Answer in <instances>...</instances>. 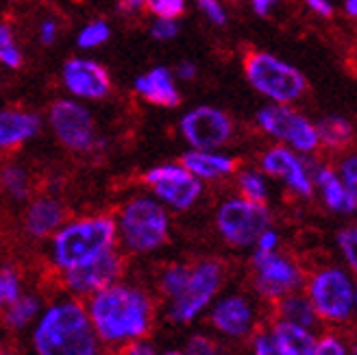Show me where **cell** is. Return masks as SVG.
<instances>
[{
  "label": "cell",
  "instance_id": "6da1fadb",
  "mask_svg": "<svg viewBox=\"0 0 357 355\" xmlns=\"http://www.w3.org/2000/svg\"><path fill=\"white\" fill-rule=\"evenodd\" d=\"M151 308L146 296L131 288H102L92 301V323L107 342L137 338L146 333Z\"/></svg>",
  "mask_w": 357,
  "mask_h": 355
},
{
  "label": "cell",
  "instance_id": "7a4b0ae2",
  "mask_svg": "<svg viewBox=\"0 0 357 355\" xmlns=\"http://www.w3.org/2000/svg\"><path fill=\"white\" fill-rule=\"evenodd\" d=\"M35 349L42 355L96 353V338L85 312L75 303L52 308L35 331Z\"/></svg>",
  "mask_w": 357,
  "mask_h": 355
},
{
  "label": "cell",
  "instance_id": "3957f363",
  "mask_svg": "<svg viewBox=\"0 0 357 355\" xmlns=\"http://www.w3.org/2000/svg\"><path fill=\"white\" fill-rule=\"evenodd\" d=\"M244 70L255 90L277 103H292L305 92V77L294 66L268 52H251L244 61Z\"/></svg>",
  "mask_w": 357,
  "mask_h": 355
},
{
  "label": "cell",
  "instance_id": "277c9868",
  "mask_svg": "<svg viewBox=\"0 0 357 355\" xmlns=\"http://www.w3.org/2000/svg\"><path fill=\"white\" fill-rule=\"evenodd\" d=\"M114 234L116 227L109 218H92L68 225L55 238V259L63 269L92 259L112 246Z\"/></svg>",
  "mask_w": 357,
  "mask_h": 355
},
{
  "label": "cell",
  "instance_id": "5b68a950",
  "mask_svg": "<svg viewBox=\"0 0 357 355\" xmlns=\"http://www.w3.org/2000/svg\"><path fill=\"white\" fill-rule=\"evenodd\" d=\"M168 218L164 209L149 199H139L122 211V236L133 251H153L164 244Z\"/></svg>",
  "mask_w": 357,
  "mask_h": 355
},
{
  "label": "cell",
  "instance_id": "8992f818",
  "mask_svg": "<svg viewBox=\"0 0 357 355\" xmlns=\"http://www.w3.org/2000/svg\"><path fill=\"white\" fill-rule=\"evenodd\" d=\"M271 225L268 209L257 201H229L218 211V227L227 242L236 246H248Z\"/></svg>",
  "mask_w": 357,
  "mask_h": 355
},
{
  "label": "cell",
  "instance_id": "52a82bcc",
  "mask_svg": "<svg viewBox=\"0 0 357 355\" xmlns=\"http://www.w3.org/2000/svg\"><path fill=\"white\" fill-rule=\"evenodd\" d=\"M218 283H220V266L216 262H203L201 266H196L190 273L183 292L174 296L170 316L178 323L192 321L209 303V299L216 294Z\"/></svg>",
  "mask_w": 357,
  "mask_h": 355
},
{
  "label": "cell",
  "instance_id": "ba28073f",
  "mask_svg": "<svg viewBox=\"0 0 357 355\" xmlns=\"http://www.w3.org/2000/svg\"><path fill=\"white\" fill-rule=\"evenodd\" d=\"M353 286L342 271H323L312 281V305L331 321H344L353 310Z\"/></svg>",
  "mask_w": 357,
  "mask_h": 355
},
{
  "label": "cell",
  "instance_id": "9c48e42d",
  "mask_svg": "<svg viewBox=\"0 0 357 355\" xmlns=\"http://www.w3.org/2000/svg\"><path fill=\"white\" fill-rule=\"evenodd\" d=\"M257 122L266 133L290 142L301 153L314 151L320 142L318 129L314 124H310L303 116L290 112L288 107H266L257 114Z\"/></svg>",
  "mask_w": 357,
  "mask_h": 355
},
{
  "label": "cell",
  "instance_id": "30bf717a",
  "mask_svg": "<svg viewBox=\"0 0 357 355\" xmlns=\"http://www.w3.org/2000/svg\"><path fill=\"white\" fill-rule=\"evenodd\" d=\"M50 122L55 127V133L68 149L73 151H87L94 144V124L92 116L85 107L70 100H59L50 112Z\"/></svg>",
  "mask_w": 357,
  "mask_h": 355
},
{
  "label": "cell",
  "instance_id": "8fae6325",
  "mask_svg": "<svg viewBox=\"0 0 357 355\" xmlns=\"http://www.w3.org/2000/svg\"><path fill=\"white\" fill-rule=\"evenodd\" d=\"M181 133L194 149L211 151L227 142L231 135V122L218 109L199 107L181 120Z\"/></svg>",
  "mask_w": 357,
  "mask_h": 355
},
{
  "label": "cell",
  "instance_id": "7c38bea8",
  "mask_svg": "<svg viewBox=\"0 0 357 355\" xmlns=\"http://www.w3.org/2000/svg\"><path fill=\"white\" fill-rule=\"evenodd\" d=\"M146 181L155 186L159 199H164L176 209L190 207L201 194V181L194 179L188 168L162 166L146 174Z\"/></svg>",
  "mask_w": 357,
  "mask_h": 355
},
{
  "label": "cell",
  "instance_id": "4fadbf2b",
  "mask_svg": "<svg viewBox=\"0 0 357 355\" xmlns=\"http://www.w3.org/2000/svg\"><path fill=\"white\" fill-rule=\"evenodd\" d=\"M120 275V259L116 253H112L109 248L96 257L81 262L77 266L68 269V286L75 292H94L102 290Z\"/></svg>",
  "mask_w": 357,
  "mask_h": 355
},
{
  "label": "cell",
  "instance_id": "5bb4252c",
  "mask_svg": "<svg viewBox=\"0 0 357 355\" xmlns=\"http://www.w3.org/2000/svg\"><path fill=\"white\" fill-rule=\"evenodd\" d=\"M259 277H257V290L266 296H281L288 294L290 290H294L301 281V273L296 266L285 259L279 257L275 251L273 253H261L257 251L253 257Z\"/></svg>",
  "mask_w": 357,
  "mask_h": 355
},
{
  "label": "cell",
  "instance_id": "9a60e30c",
  "mask_svg": "<svg viewBox=\"0 0 357 355\" xmlns=\"http://www.w3.org/2000/svg\"><path fill=\"white\" fill-rule=\"evenodd\" d=\"M63 81L68 90L83 98H102L109 92V75L94 61L73 59L63 68Z\"/></svg>",
  "mask_w": 357,
  "mask_h": 355
},
{
  "label": "cell",
  "instance_id": "2e32d148",
  "mask_svg": "<svg viewBox=\"0 0 357 355\" xmlns=\"http://www.w3.org/2000/svg\"><path fill=\"white\" fill-rule=\"evenodd\" d=\"M261 166L268 174H279L285 179L292 190H296L303 197H310L312 183H310V174L303 168L298 159L285 149H273L268 151L261 159Z\"/></svg>",
  "mask_w": 357,
  "mask_h": 355
},
{
  "label": "cell",
  "instance_id": "e0dca14e",
  "mask_svg": "<svg viewBox=\"0 0 357 355\" xmlns=\"http://www.w3.org/2000/svg\"><path fill=\"white\" fill-rule=\"evenodd\" d=\"M211 321L220 331H225L229 335H244L248 329H251L253 314L242 296H229L222 301V303L216 305Z\"/></svg>",
  "mask_w": 357,
  "mask_h": 355
},
{
  "label": "cell",
  "instance_id": "ac0fdd59",
  "mask_svg": "<svg viewBox=\"0 0 357 355\" xmlns=\"http://www.w3.org/2000/svg\"><path fill=\"white\" fill-rule=\"evenodd\" d=\"M135 90L144 96L146 100L155 105H164V107H174L181 100L176 87L172 83V75L166 68H155L146 77L135 81Z\"/></svg>",
  "mask_w": 357,
  "mask_h": 355
},
{
  "label": "cell",
  "instance_id": "d6986e66",
  "mask_svg": "<svg viewBox=\"0 0 357 355\" xmlns=\"http://www.w3.org/2000/svg\"><path fill=\"white\" fill-rule=\"evenodd\" d=\"M40 129V120L29 114L0 112V149L20 144Z\"/></svg>",
  "mask_w": 357,
  "mask_h": 355
},
{
  "label": "cell",
  "instance_id": "ffe728a7",
  "mask_svg": "<svg viewBox=\"0 0 357 355\" xmlns=\"http://www.w3.org/2000/svg\"><path fill=\"white\" fill-rule=\"evenodd\" d=\"M273 335L279 347V355H314L316 340L305 327L285 321L277 325Z\"/></svg>",
  "mask_w": 357,
  "mask_h": 355
},
{
  "label": "cell",
  "instance_id": "44dd1931",
  "mask_svg": "<svg viewBox=\"0 0 357 355\" xmlns=\"http://www.w3.org/2000/svg\"><path fill=\"white\" fill-rule=\"evenodd\" d=\"M183 166L196 174V176H205V179H216L220 174L234 172L236 162L222 155H211L207 151H192L183 155Z\"/></svg>",
  "mask_w": 357,
  "mask_h": 355
},
{
  "label": "cell",
  "instance_id": "7402d4cb",
  "mask_svg": "<svg viewBox=\"0 0 357 355\" xmlns=\"http://www.w3.org/2000/svg\"><path fill=\"white\" fill-rule=\"evenodd\" d=\"M316 183L323 188L325 192V201L331 209L335 211H344V214H349V211L355 209L357 205V197H353V194L344 188V183L337 179V176L331 172V170H323V168H316Z\"/></svg>",
  "mask_w": 357,
  "mask_h": 355
},
{
  "label": "cell",
  "instance_id": "603a6c76",
  "mask_svg": "<svg viewBox=\"0 0 357 355\" xmlns=\"http://www.w3.org/2000/svg\"><path fill=\"white\" fill-rule=\"evenodd\" d=\"M63 218V211L57 203L52 201H38L26 216V227L33 236H46L48 232H52Z\"/></svg>",
  "mask_w": 357,
  "mask_h": 355
},
{
  "label": "cell",
  "instance_id": "cb8c5ba5",
  "mask_svg": "<svg viewBox=\"0 0 357 355\" xmlns=\"http://www.w3.org/2000/svg\"><path fill=\"white\" fill-rule=\"evenodd\" d=\"M281 314L288 323L301 325V327H314L316 325V308L307 303L305 299L301 296H290L281 303Z\"/></svg>",
  "mask_w": 357,
  "mask_h": 355
},
{
  "label": "cell",
  "instance_id": "d4e9b609",
  "mask_svg": "<svg viewBox=\"0 0 357 355\" xmlns=\"http://www.w3.org/2000/svg\"><path fill=\"white\" fill-rule=\"evenodd\" d=\"M353 129L351 124L340 118V116H329V118H323L318 124V135L323 137L325 144H331V146H340L344 142L351 137Z\"/></svg>",
  "mask_w": 357,
  "mask_h": 355
},
{
  "label": "cell",
  "instance_id": "484cf974",
  "mask_svg": "<svg viewBox=\"0 0 357 355\" xmlns=\"http://www.w3.org/2000/svg\"><path fill=\"white\" fill-rule=\"evenodd\" d=\"M40 303L33 296H17L15 301H11V308L7 312V325L11 327H22L26 325L31 318L38 314Z\"/></svg>",
  "mask_w": 357,
  "mask_h": 355
},
{
  "label": "cell",
  "instance_id": "4316f807",
  "mask_svg": "<svg viewBox=\"0 0 357 355\" xmlns=\"http://www.w3.org/2000/svg\"><path fill=\"white\" fill-rule=\"evenodd\" d=\"M0 61L7 63L9 68H20L22 66V55H20V50L15 48L11 31L5 24H0Z\"/></svg>",
  "mask_w": 357,
  "mask_h": 355
},
{
  "label": "cell",
  "instance_id": "83f0119b",
  "mask_svg": "<svg viewBox=\"0 0 357 355\" xmlns=\"http://www.w3.org/2000/svg\"><path fill=\"white\" fill-rule=\"evenodd\" d=\"M109 38V27L105 22H94L89 24L81 31L79 35V46L81 48H94V46H100L102 42H107Z\"/></svg>",
  "mask_w": 357,
  "mask_h": 355
},
{
  "label": "cell",
  "instance_id": "f1b7e54d",
  "mask_svg": "<svg viewBox=\"0 0 357 355\" xmlns=\"http://www.w3.org/2000/svg\"><path fill=\"white\" fill-rule=\"evenodd\" d=\"M240 186H242V192L251 201L264 203V199H266V183H264V179L257 172H242Z\"/></svg>",
  "mask_w": 357,
  "mask_h": 355
},
{
  "label": "cell",
  "instance_id": "f546056e",
  "mask_svg": "<svg viewBox=\"0 0 357 355\" xmlns=\"http://www.w3.org/2000/svg\"><path fill=\"white\" fill-rule=\"evenodd\" d=\"M3 183H5V188L13 194L15 199H24L26 197V174L20 168H9V170H5Z\"/></svg>",
  "mask_w": 357,
  "mask_h": 355
},
{
  "label": "cell",
  "instance_id": "4dcf8cb0",
  "mask_svg": "<svg viewBox=\"0 0 357 355\" xmlns=\"http://www.w3.org/2000/svg\"><path fill=\"white\" fill-rule=\"evenodd\" d=\"M149 7L159 17H178L185 9V0H149Z\"/></svg>",
  "mask_w": 357,
  "mask_h": 355
},
{
  "label": "cell",
  "instance_id": "1f68e13d",
  "mask_svg": "<svg viewBox=\"0 0 357 355\" xmlns=\"http://www.w3.org/2000/svg\"><path fill=\"white\" fill-rule=\"evenodd\" d=\"M188 279H190V271H185V269H170L164 275V290L170 296H178V294L183 292Z\"/></svg>",
  "mask_w": 357,
  "mask_h": 355
},
{
  "label": "cell",
  "instance_id": "d6a6232c",
  "mask_svg": "<svg viewBox=\"0 0 357 355\" xmlns=\"http://www.w3.org/2000/svg\"><path fill=\"white\" fill-rule=\"evenodd\" d=\"M337 242H340L342 253L347 255L349 264L357 271V229H347V232H342Z\"/></svg>",
  "mask_w": 357,
  "mask_h": 355
},
{
  "label": "cell",
  "instance_id": "836d02e7",
  "mask_svg": "<svg viewBox=\"0 0 357 355\" xmlns=\"http://www.w3.org/2000/svg\"><path fill=\"white\" fill-rule=\"evenodd\" d=\"M342 179H344V188L353 197H357V155H351L342 164Z\"/></svg>",
  "mask_w": 357,
  "mask_h": 355
},
{
  "label": "cell",
  "instance_id": "e575fe53",
  "mask_svg": "<svg viewBox=\"0 0 357 355\" xmlns=\"http://www.w3.org/2000/svg\"><path fill=\"white\" fill-rule=\"evenodd\" d=\"M199 7H201V11L209 17L213 24H225L227 15H225V11H222L218 0H199Z\"/></svg>",
  "mask_w": 357,
  "mask_h": 355
},
{
  "label": "cell",
  "instance_id": "d590c367",
  "mask_svg": "<svg viewBox=\"0 0 357 355\" xmlns=\"http://www.w3.org/2000/svg\"><path fill=\"white\" fill-rule=\"evenodd\" d=\"M3 281H5V301L11 303V301L20 296V281H17L11 269H3Z\"/></svg>",
  "mask_w": 357,
  "mask_h": 355
},
{
  "label": "cell",
  "instance_id": "8d00e7d4",
  "mask_svg": "<svg viewBox=\"0 0 357 355\" xmlns=\"http://www.w3.org/2000/svg\"><path fill=\"white\" fill-rule=\"evenodd\" d=\"M176 33H178V27L174 20H170V17H162V20L155 22V27H153V35L157 40H170Z\"/></svg>",
  "mask_w": 357,
  "mask_h": 355
},
{
  "label": "cell",
  "instance_id": "74e56055",
  "mask_svg": "<svg viewBox=\"0 0 357 355\" xmlns=\"http://www.w3.org/2000/svg\"><path fill=\"white\" fill-rule=\"evenodd\" d=\"M347 349L342 342H337L333 338H325L323 342H318L314 349V355H344Z\"/></svg>",
  "mask_w": 357,
  "mask_h": 355
},
{
  "label": "cell",
  "instance_id": "f35d334b",
  "mask_svg": "<svg viewBox=\"0 0 357 355\" xmlns=\"http://www.w3.org/2000/svg\"><path fill=\"white\" fill-rule=\"evenodd\" d=\"M255 353L259 355H279V347L275 335H259L255 340Z\"/></svg>",
  "mask_w": 357,
  "mask_h": 355
},
{
  "label": "cell",
  "instance_id": "ab89813d",
  "mask_svg": "<svg viewBox=\"0 0 357 355\" xmlns=\"http://www.w3.org/2000/svg\"><path fill=\"white\" fill-rule=\"evenodd\" d=\"M188 353L192 355H209V353H216V347L213 342H209L207 338H192L188 345Z\"/></svg>",
  "mask_w": 357,
  "mask_h": 355
},
{
  "label": "cell",
  "instance_id": "60d3db41",
  "mask_svg": "<svg viewBox=\"0 0 357 355\" xmlns=\"http://www.w3.org/2000/svg\"><path fill=\"white\" fill-rule=\"evenodd\" d=\"M277 234L275 232H264L261 236H259V248L257 251H261V253H273L275 251V246H277Z\"/></svg>",
  "mask_w": 357,
  "mask_h": 355
},
{
  "label": "cell",
  "instance_id": "b9f144b4",
  "mask_svg": "<svg viewBox=\"0 0 357 355\" xmlns=\"http://www.w3.org/2000/svg\"><path fill=\"white\" fill-rule=\"evenodd\" d=\"M307 5H310L316 13H320V15H331V13H333V7H331L329 0H307Z\"/></svg>",
  "mask_w": 357,
  "mask_h": 355
},
{
  "label": "cell",
  "instance_id": "7bdbcfd3",
  "mask_svg": "<svg viewBox=\"0 0 357 355\" xmlns=\"http://www.w3.org/2000/svg\"><path fill=\"white\" fill-rule=\"evenodd\" d=\"M178 77L181 79H194V75H196V68H194V63H190V61H183L181 66H178Z\"/></svg>",
  "mask_w": 357,
  "mask_h": 355
},
{
  "label": "cell",
  "instance_id": "ee69618b",
  "mask_svg": "<svg viewBox=\"0 0 357 355\" xmlns=\"http://www.w3.org/2000/svg\"><path fill=\"white\" fill-rule=\"evenodd\" d=\"M55 22H46L44 27H42V40H44V44H50L52 40H55Z\"/></svg>",
  "mask_w": 357,
  "mask_h": 355
},
{
  "label": "cell",
  "instance_id": "f6af8a7d",
  "mask_svg": "<svg viewBox=\"0 0 357 355\" xmlns=\"http://www.w3.org/2000/svg\"><path fill=\"white\" fill-rule=\"evenodd\" d=\"M273 5H275V0H253V9H255V13H259V15H266L268 9H271Z\"/></svg>",
  "mask_w": 357,
  "mask_h": 355
},
{
  "label": "cell",
  "instance_id": "bcb514c9",
  "mask_svg": "<svg viewBox=\"0 0 357 355\" xmlns=\"http://www.w3.org/2000/svg\"><path fill=\"white\" fill-rule=\"evenodd\" d=\"M144 0H120V7L124 9V11H133V9H137Z\"/></svg>",
  "mask_w": 357,
  "mask_h": 355
},
{
  "label": "cell",
  "instance_id": "7dc6e473",
  "mask_svg": "<svg viewBox=\"0 0 357 355\" xmlns=\"http://www.w3.org/2000/svg\"><path fill=\"white\" fill-rule=\"evenodd\" d=\"M129 353H153V347H149V345H133V347H129Z\"/></svg>",
  "mask_w": 357,
  "mask_h": 355
},
{
  "label": "cell",
  "instance_id": "c3c4849f",
  "mask_svg": "<svg viewBox=\"0 0 357 355\" xmlns=\"http://www.w3.org/2000/svg\"><path fill=\"white\" fill-rule=\"evenodd\" d=\"M347 11L351 15H357V0H347Z\"/></svg>",
  "mask_w": 357,
  "mask_h": 355
},
{
  "label": "cell",
  "instance_id": "681fc988",
  "mask_svg": "<svg viewBox=\"0 0 357 355\" xmlns=\"http://www.w3.org/2000/svg\"><path fill=\"white\" fill-rule=\"evenodd\" d=\"M5 303V281H3V273H0V305Z\"/></svg>",
  "mask_w": 357,
  "mask_h": 355
},
{
  "label": "cell",
  "instance_id": "f907efd6",
  "mask_svg": "<svg viewBox=\"0 0 357 355\" xmlns=\"http://www.w3.org/2000/svg\"><path fill=\"white\" fill-rule=\"evenodd\" d=\"M353 305H355V310H357V290H355V296H353Z\"/></svg>",
  "mask_w": 357,
  "mask_h": 355
},
{
  "label": "cell",
  "instance_id": "816d5d0a",
  "mask_svg": "<svg viewBox=\"0 0 357 355\" xmlns=\"http://www.w3.org/2000/svg\"><path fill=\"white\" fill-rule=\"evenodd\" d=\"M355 353H357V345H355Z\"/></svg>",
  "mask_w": 357,
  "mask_h": 355
}]
</instances>
